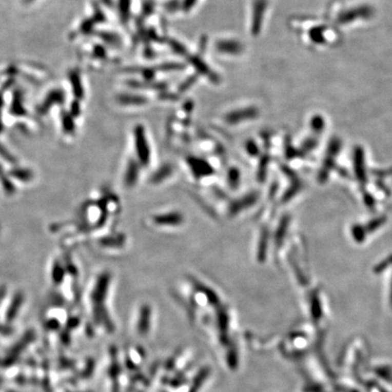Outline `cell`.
<instances>
[{
	"label": "cell",
	"mask_w": 392,
	"mask_h": 392,
	"mask_svg": "<svg viewBox=\"0 0 392 392\" xmlns=\"http://www.w3.org/2000/svg\"><path fill=\"white\" fill-rule=\"evenodd\" d=\"M70 80L72 85L74 86V90H75V93L76 94L75 95H77L79 97H82L83 89L79 75L76 73H75V72H72L70 74Z\"/></svg>",
	"instance_id": "7a4b0ae2"
},
{
	"label": "cell",
	"mask_w": 392,
	"mask_h": 392,
	"mask_svg": "<svg viewBox=\"0 0 392 392\" xmlns=\"http://www.w3.org/2000/svg\"><path fill=\"white\" fill-rule=\"evenodd\" d=\"M147 145H148L144 136L143 130L138 127L136 130V147L138 153L140 154V161L143 162L144 164H147L149 162V149Z\"/></svg>",
	"instance_id": "6da1fadb"
},
{
	"label": "cell",
	"mask_w": 392,
	"mask_h": 392,
	"mask_svg": "<svg viewBox=\"0 0 392 392\" xmlns=\"http://www.w3.org/2000/svg\"><path fill=\"white\" fill-rule=\"evenodd\" d=\"M157 221H158V223H164V224L172 223V224H180L182 218H181V215L177 214V213H171V214L161 216V217L159 216V218L157 219Z\"/></svg>",
	"instance_id": "3957f363"
}]
</instances>
